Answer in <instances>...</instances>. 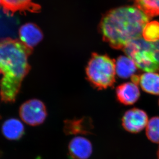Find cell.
<instances>
[{"instance_id": "obj_1", "label": "cell", "mask_w": 159, "mask_h": 159, "mask_svg": "<svg viewBox=\"0 0 159 159\" xmlns=\"http://www.w3.org/2000/svg\"><path fill=\"white\" fill-rule=\"evenodd\" d=\"M33 48L18 39L6 38L0 41V98L5 103L15 102L22 83L29 73V57Z\"/></svg>"}, {"instance_id": "obj_2", "label": "cell", "mask_w": 159, "mask_h": 159, "mask_svg": "<svg viewBox=\"0 0 159 159\" xmlns=\"http://www.w3.org/2000/svg\"><path fill=\"white\" fill-rule=\"evenodd\" d=\"M150 18L136 6L111 9L102 17L99 30L102 39L110 47L123 50L132 41L142 37Z\"/></svg>"}, {"instance_id": "obj_3", "label": "cell", "mask_w": 159, "mask_h": 159, "mask_svg": "<svg viewBox=\"0 0 159 159\" xmlns=\"http://www.w3.org/2000/svg\"><path fill=\"white\" fill-rule=\"evenodd\" d=\"M123 50L137 68L146 72L159 71V40L150 42L140 38L130 42Z\"/></svg>"}, {"instance_id": "obj_4", "label": "cell", "mask_w": 159, "mask_h": 159, "mask_svg": "<svg viewBox=\"0 0 159 159\" xmlns=\"http://www.w3.org/2000/svg\"><path fill=\"white\" fill-rule=\"evenodd\" d=\"M86 71L89 81L99 90L112 87L116 82V61L106 55L93 53Z\"/></svg>"}, {"instance_id": "obj_5", "label": "cell", "mask_w": 159, "mask_h": 159, "mask_svg": "<svg viewBox=\"0 0 159 159\" xmlns=\"http://www.w3.org/2000/svg\"><path fill=\"white\" fill-rule=\"evenodd\" d=\"M21 120L30 126H38L43 123L47 118L46 106L37 99H31L22 104L19 109Z\"/></svg>"}, {"instance_id": "obj_6", "label": "cell", "mask_w": 159, "mask_h": 159, "mask_svg": "<svg viewBox=\"0 0 159 159\" xmlns=\"http://www.w3.org/2000/svg\"><path fill=\"white\" fill-rule=\"evenodd\" d=\"M148 121V117L145 111L134 108L125 113L122 119V125L127 131L137 133L147 126Z\"/></svg>"}, {"instance_id": "obj_7", "label": "cell", "mask_w": 159, "mask_h": 159, "mask_svg": "<svg viewBox=\"0 0 159 159\" xmlns=\"http://www.w3.org/2000/svg\"><path fill=\"white\" fill-rule=\"evenodd\" d=\"M33 0H0V4L5 14L13 15L17 12H39L41 6Z\"/></svg>"}, {"instance_id": "obj_8", "label": "cell", "mask_w": 159, "mask_h": 159, "mask_svg": "<svg viewBox=\"0 0 159 159\" xmlns=\"http://www.w3.org/2000/svg\"><path fill=\"white\" fill-rule=\"evenodd\" d=\"M70 156L74 159H88L92 152L91 143L83 137L72 139L68 146Z\"/></svg>"}, {"instance_id": "obj_9", "label": "cell", "mask_w": 159, "mask_h": 159, "mask_svg": "<svg viewBox=\"0 0 159 159\" xmlns=\"http://www.w3.org/2000/svg\"><path fill=\"white\" fill-rule=\"evenodd\" d=\"M20 40L30 48L37 45L42 41L43 35L36 24L27 23L21 26L19 30Z\"/></svg>"}, {"instance_id": "obj_10", "label": "cell", "mask_w": 159, "mask_h": 159, "mask_svg": "<svg viewBox=\"0 0 159 159\" xmlns=\"http://www.w3.org/2000/svg\"><path fill=\"white\" fill-rule=\"evenodd\" d=\"M116 93L119 102L125 105L134 104L140 96L138 85L132 82L124 83L118 86Z\"/></svg>"}, {"instance_id": "obj_11", "label": "cell", "mask_w": 159, "mask_h": 159, "mask_svg": "<svg viewBox=\"0 0 159 159\" xmlns=\"http://www.w3.org/2000/svg\"><path fill=\"white\" fill-rule=\"evenodd\" d=\"M91 123L86 118L65 120L63 131L66 135L86 134L90 133Z\"/></svg>"}, {"instance_id": "obj_12", "label": "cell", "mask_w": 159, "mask_h": 159, "mask_svg": "<svg viewBox=\"0 0 159 159\" xmlns=\"http://www.w3.org/2000/svg\"><path fill=\"white\" fill-rule=\"evenodd\" d=\"M2 131L4 136L8 140H18L24 135V126L18 119H8L3 123Z\"/></svg>"}, {"instance_id": "obj_13", "label": "cell", "mask_w": 159, "mask_h": 159, "mask_svg": "<svg viewBox=\"0 0 159 159\" xmlns=\"http://www.w3.org/2000/svg\"><path fill=\"white\" fill-rule=\"evenodd\" d=\"M144 91L152 94L159 95V74L154 72H147L140 75L139 82Z\"/></svg>"}, {"instance_id": "obj_14", "label": "cell", "mask_w": 159, "mask_h": 159, "mask_svg": "<svg viewBox=\"0 0 159 159\" xmlns=\"http://www.w3.org/2000/svg\"><path fill=\"white\" fill-rule=\"evenodd\" d=\"M137 66L134 61L127 56H121L116 61V73L122 78H128L134 75Z\"/></svg>"}, {"instance_id": "obj_15", "label": "cell", "mask_w": 159, "mask_h": 159, "mask_svg": "<svg viewBox=\"0 0 159 159\" xmlns=\"http://www.w3.org/2000/svg\"><path fill=\"white\" fill-rule=\"evenodd\" d=\"M135 6L149 18L159 16V0H134Z\"/></svg>"}, {"instance_id": "obj_16", "label": "cell", "mask_w": 159, "mask_h": 159, "mask_svg": "<svg viewBox=\"0 0 159 159\" xmlns=\"http://www.w3.org/2000/svg\"><path fill=\"white\" fill-rule=\"evenodd\" d=\"M142 37L146 41L153 42L159 40V22L152 21L147 23L143 31Z\"/></svg>"}, {"instance_id": "obj_17", "label": "cell", "mask_w": 159, "mask_h": 159, "mask_svg": "<svg viewBox=\"0 0 159 159\" xmlns=\"http://www.w3.org/2000/svg\"><path fill=\"white\" fill-rule=\"evenodd\" d=\"M146 134L149 140L159 144V116L152 117L146 127Z\"/></svg>"}, {"instance_id": "obj_18", "label": "cell", "mask_w": 159, "mask_h": 159, "mask_svg": "<svg viewBox=\"0 0 159 159\" xmlns=\"http://www.w3.org/2000/svg\"><path fill=\"white\" fill-rule=\"evenodd\" d=\"M158 159H159V148L158 151Z\"/></svg>"}, {"instance_id": "obj_19", "label": "cell", "mask_w": 159, "mask_h": 159, "mask_svg": "<svg viewBox=\"0 0 159 159\" xmlns=\"http://www.w3.org/2000/svg\"><path fill=\"white\" fill-rule=\"evenodd\" d=\"M0 5H1V4H0Z\"/></svg>"}]
</instances>
